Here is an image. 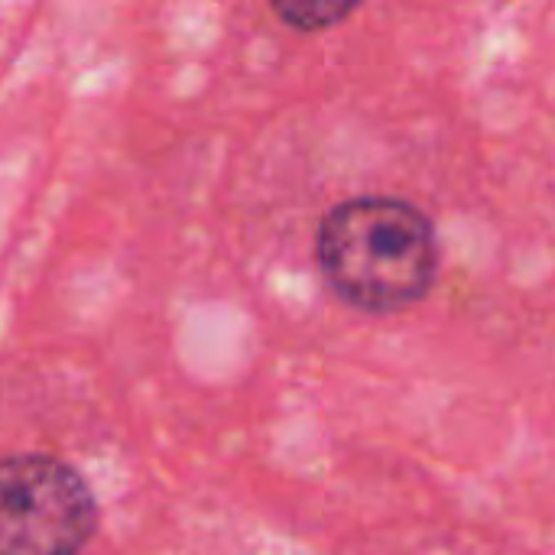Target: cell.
<instances>
[{"label":"cell","mask_w":555,"mask_h":555,"mask_svg":"<svg viewBox=\"0 0 555 555\" xmlns=\"http://www.w3.org/2000/svg\"><path fill=\"white\" fill-rule=\"evenodd\" d=\"M315 254L332 289L364 312H400L420 302L439 267L433 221L390 195L335 205L319 224Z\"/></svg>","instance_id":"1"},{"label":"cell","mask_w":555,"mask_h":555,"mask_svg":"<svg viewBox=\"0 0 555 555\" xmlns=\"http://www.w3.org/2000/svg\"><path fill=\"white\" fill-rule=\"evenodd\" d=\"M98 530L85 478L49 455L0 459V555H78Z\"/></svg>","instance_id":"2"},{"label":"cell","mask_w":555,"mask_h":555,"mask_svg":"<svg viewBox=\"0 0 555 555\" xmlns=\"http://www.w3.org/2000/svg\"><path fill=\"white\" fill-rule=\"evenodd\" d=\"M351 3H276V13L293 29H325L351 16Z\"/></svg>","instance_id":"3"}]
</instances>
